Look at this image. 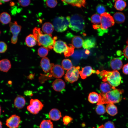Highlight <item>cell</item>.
I'll return each instance as SVG.
<instances>
[{"mask_svg":"<svg viewBox=\"0 0 128 128\" xmlns=\"http://www.w3.org/2000/svg\"><path fill=\"white\" fill-rule=\"evenodd\" d=\"M100 28L107 31V29L113 26L115 22L113 17L109 13L105 12L101 15Z\"/></svg>","mask_w":128,"mask_h":128,"instance_id":"8992f818","label":"cell"},{"mask_svg":"<svg viewBox=\"0 0 128 128\" xmlns=\"http://www.w3.org/2000/svg\"><path fill=\"white\" fill-rule=\"evenodd\" d=\"M46 4L47 6L50 8L55 7L57 4V0H48L46 1Z\"/></svg>","mask_w":128,"mask_h":128,"instance_id":"8d00e7d4","label":"cell"},{"mask_svg":"<svg viewBox=\"0 0 128 128\" xmlns=\"http://www.w3.org/2000/svg\"><path fill=\"white\" fill-rule=\"evenodd\" d=\"M113 18L114 22L118 23H123L125 19L124 14L122 13L118 12L114 15Z\"/></svg>","mask_w":128,"mask_h":128,"instance_id":"4316f807","label":"cell"},{"mask_svg":"<svg viewBox=\"0 0 128 128\" xmlns=\"http://www.w3.org/2000/svg\"><path fill=\"white\" fill-rule=\"evenodd\" d=\"M122 71L124 74L128 75V63L123 66L122 68Z\"/></svg>","mask_w":128,"mask_h":128,"instance_id":"7bdbcfd3","label":"cell"},{"mask_svg":"<svg viewBox=\"0 0 128 128\" xmlns=\"http://www.w3.org/2000/svg\"><path fill=\"white\" fill-rule=\"evenodd\" d=\"M7 49V46L6 44L3 41H0V53L5 52Z\"/></svg>","mask_w":128,"mask_h":128,"instance_id":"74e56055","label":"cell"},{"mask_svg":"<svg viewBox=\"0 0 128 128\" xmlns=\"http://www.w3.org/2000/svg\"><path fill=\"white\" fill-rule=\"evenodd\" d=\"M96 44V40L93 37L87 38L83 41L82 46L85 49H90L94 48Z\"/></svg>","mask_w":128,"mask_h":128,"instance_id":"ac0fdd59","label":"cell"},{"mask_svg":"<svg viewBox=\"0 0 128 128\" xmlns=\"http://www.w3.org/2000/svg\"><path fill=\"white\" fill-rule=\"evenodd\" d=\"M43 107L44 105L38 99H31L29 104L27 106V109L31 113L36 114L42 110Z\"/></svg>","mask_w":128,"mask_h":128,"instance_id":"ba28073f","label":"cell"},{"mask_svg":"<svg viewBox=\"0 0 128 128\" xmlns=\"http://www.w3.org/2000/svg\"><path fill=\"white\" fill-rule=\"evenodd\" d=\"M25 42L27 45L30 47L34 46L37 43L33 35L32 34H29L26 37L25 39Z\"/></svg>","mask_w":128,"mask_h":128,"instance_id":"cb8c5ba5","label":"cell"},{"mask_svg":"<svg viewBox=\"0 0 128 128\" xmlns=\"http://www.w3.org/2000/svg\"><path fill=\"white\" fill-rule=\"evenodd\" d=\"M48 49L44 47H41L38 50V55L41 57H45L47 55L48 53Z\"/></svg>","mask_w":128,"mask_h":128,"instance_id":"d6a6232c","label":"cell"},{"mask_svg":"<svg viewBox=\"0 0 128 128\" xmlns=\"http://www.w3.org/2000/svg\"><path fill=\"white\" fill-rule=\"evenodd\" d=\"M26 100L22 96L18 95L14 100V107L18 109L23 108L25 105Z\"/></svg>","mask_w":128,"mask_h":128,"instance_id":"2e32d148","label":"cell"},{"mask_svg":"<svg viewBox=\"0 0 128 128\" xmlns=\"http://www.w3.org/2000/svg\"><path fill=\"white\" fill-rule=\"evenodd\" d=\"M83 41L82 38L78 36L74 37L72 38V45L76 48L81 47L82 46Z\"/></svg>","mask_w":128,"mask_h":128,"instance_id":"d4e9b609","label":"cell"},{"mask_svg":"<svg viewBox=\"0 0 128 128\" xmlns=\"http://www.w3.org/2000/svg\"><path fill=\"white\" fill-rule=\"evenodd\" d=\"M80 68L79 66H73L67 70L64 77L65 80L71 83L77 81L79 77Z\"/></svg>","mask_w":128,"mask_h":128,"instance_id":"52a82bcc","label":"cell"},{"mask_svg":"<svg viewBox=\"0 0 128 128\" xmlns=\"http://www.w3.org/2000/svg\"><path fill=\"white\" fill-rule=\"evenodd\" d=\"M73 119L70 116L66 115L63 117V122L64 124L67 125Z\"/></svg>","mask_w":128,"mask_h":128,"instance_id":"f35d334b","label":"cell"},{"mask_svg":"<svg viewBox=\"0 0 128 128\" xmlns=\"http://www.w3.org/2000/svg\"></svg>","mask_w":128,"mask_h":128,"instance_id":"9f6ffc18","label":"cell"},{"mask_svg":"<svg viewBox=\"0 0 128 128\" xmlns=\"http://www.w3.org/2000/svg\"><path fill=\"white\" fill-rule=\"evenodd\" d=\"M123 54L125 57L128 59V45H127L124 49Z\"/></svg>","mask_w":128,"mask_h":128,"instance_id":"ee69618b","label":"cell"},{"mask_svg":"<svg viewBox=\"0 0 128 128\" xmlns=\"http://www.w3.org/2000/svg\"><path fill=\"white\" fill-rule=\"evenodd\" d=\"M21 122L20 117L18 115L14 114L7 119L5 124L9 128H18Z\"/></svg>","mask_w":128,"mask_h":128,"instance_id":"30bf717a","label":"cell"},{"mask_svg":"<svg viewBox=\"0 0 128 128\" xmlns=\"http://www.w3.org/2000/svg\"><path fill=\"white\" fill-rule=\"evenodd\" d=\"M65 84L62 79H58L55 80L52 83V87L55 91H61L64 89Z\"/></svg>","mask_w":128,"mask_h":128,"instance_id":"9a60e30c","label":"cell"},{"mask_svg":"<svg viewBox=\"0 0 128 128\" xmlns=\"http://www.w3.org/2000/svg\"><path fill=\"white\" fill-rule=\"evenodd\" d=\"M49 117L51 120L54 121H58L61 118V113L58 109L53 108L50 111L49 113Z\"/></svg>","mask_w":128,"mask_h":128,"instance_id":"e0dca14e","label":"cell"},{"mask_svg":"<svg viewBox=\"0 0 128 128\" xmlns=\"http://www.w3.org/2000/svg\"><path fill=\"white\" fill-rule=\"evenodd\" d=\"M122 91L119 89L115 88L105 94L100 93L97 105L119 102L122 99Z\"/></svg>","mask_w":128,"mask_h":128,"instance_id":"7a4b0ae2","label":"cell"},{"mask_svg":"<svg viewBox=\"0 0 128 128\" xmlns=\"http://www.w3.org/2000/svg\"><path fill=\"white\" fill-rule=\"evenodd\" d=\"M99 98V95L96 92H93L89 94L88 100L90 103L95 104L98 102Z\"/></svg>","mask_w":128,"mask_h":128,"instance_id":"f1b7e54d","label":"cell"},{"mask_svg":"<svg viewBox=\"0 0 128 128\" xmlns=\"http://www.w3.org/2000/svg\"><path fill=\"white\" fill-rule=\"evenodd\" d=\"M100 88L102 93H106L115 88L112 86L108 82H104L100 85Z\"/></svg>","mask_w":128,"mask_h":128,"instance_id":"603a6c76","label":"cell"},{"mask_svg":"<svg viewBox=\"0 0 128 128\" xmlns=\"http://www.w3.org/2000/svg\"><path fill=\"white\" fill-rule=\"evenodd\" d=\"M9 25L10 31L13 35L11 39V43L15 44L17 42L18 36L21 31V26L18 25L16 21L10 22Z\"/></svg>","mask_w":128,"mask_h":128,"instance_id":"9c48e42d","label":"cell"},{"mask_svg":"<svg viewBox=\"0 0 128 128\" xmlns=\"http://www.w3.org/2000/svg\"><path fill=\"white\" fill-rule=\"evenodd\" d=\"M75 47L72 44H69L68 46L67 50L64 53L65 57H68L73 54Z\"/></svg>","mask_w":128,"mask_h":128,"instance_id":"e575fe53","label":"cell"},{"mask_svg":"<svg viewBox=\"0 0 128 128\" xmlns=\"http://www.w3.org/2000/svg\"><path fill=\"white\" fill-rule=\"evenodd\" d=\"M91 22L95 24H97L101 23V17L99 14H94L91 17Z\"/></svg>","mask_w":128,"mask_h":128,"instance_id":"d590c367","label":"cell"},{"mask_svg":"<svg viewBox=\"0 0 128 128\" xmlns=\"http://www.w3.org/2000/svg\"><path fill=\"white\" fill-rule=\"evenodd\" d=\"M0 128H2V123L0 120Z\"/></svg>","mask_w":128,"mask_h":128,"instance_id":"816d5d0a","label":"cell"},{"mask_svg":"<svg viewBox=\"0 0 128 128\" xmlns=\"http://www.w3.org/2000/svg\"><path fill=\"white\" fill-rule=\"evenodd\" d=\"M33 32L38 46H42L49 49H53L56 40L57 39L56 37L53 38L51 35L44 34L40 28L37 27L33 29Z\"/></svg>","mask_w":128,"mask_h":128,"instance_id":"6da1fadb","label":"cell"},{"mask_svg":"<svg viewBox=\"0 0 128 128\" xmlns=\"http://www.w3.org/2000/svg\"><path fill=\"white\" fill-rule=\"evenodd\" d=\"M11 67L10 61L4 59L0 60V70L3 72H7Z\"/></svg>","mask_w":128,"mask_h":128,"instance_id":"44dd1931","label":"cell"},{"mask_svg":"<svg viewBox=\"0 0 128 128\" xmlns=\"http://www.w3.org/2000/svg\"><path fill=\"white\" fill-rule=\"evenodd\" d=\"M24 94L26 96H32V91H26L24 92Z\"/></svg>","mask_w":128,"mask_h":128,"instance_id":"f6af8a7d","label":"cell"},{"mask_svg":"<svg viewBox=\"0 0 128 128\" xmlns=\"http://www.w3.org/2000/svg\"><path fill=\"white\" fill-rule=\"evenodd\" d=\"M62 1L65 5L68 4L79 8L85 7L86 4L85 0H62Z\"/></svg>","mask_w":128,"mask_h":128,"instance_id":"ffe728a7","label":"cell"},{"mask_svg":"<svg viewBox=\"0 0 128 128\" xmlns=\"http://www.w3.org/2000/svg\"><path fill=\"white\" fill-rule=\"evenodd\" d=\"M62 67L64 69L68 70L73 67V64L71 60L69 59H63L62 62Z\"/></svg>","mask_w":128,"mask_h":128,"instance_id":"1f68e13d","label":"cell"},{"mask_svg":"<svg viewBox=\"0 0 128 128\" xmlns=\"http://www.w3.org/2000/svg\"><path fill=\"white\" fill-rule=\"evenodd\" d=\"M103 126L104 128H115L114 123L110 121L106 122L103 125Z\"/></svg>","mask_w":128,"mask_h":128,"instance_id":"b9f144b4","label":"cell"},{"mask_svg":"<svg viewBox=\"0 0 128 128\" xmlns=\"http://www.w3.org/2000/svg\"><path fill=\"white\" fill-rule=\"evenodd\" d=\"M15 4V3L14 2H11L10 3V5L11 6H13Z\"/></svg>","mask_w":128,"mask_h":128,"instance_id":"c3c4849f","label":"cell"},{"mask_svg":"<svg viewBox=\"0 0 128 128\" xmlns=\"http://www.w3.org/2000/svg\"><path fill=\"white\" fill-rule=\"evenodd\" d=\"M53 25L57 32H62L67 29L69 26V22L66 17L59 16L54 19Z\"/></svg>","mask_w":128,"mask_h":128,"instance_id":"5b68a950","label":"cell"},{"mask_svg":"<svg viewBox=\"0 0 128 128\" xmlns=\"http://www.w3.org/2000/svg\"><path fill=\"white\" fill-rule=\"evenodd\" d=\"M96 113L98 114H103L106 111V108L103 104L97 105L96 109Z\"/></svg>","mask_w":128,"mask_h":128,"instance_id":"836d02e7","label":"cell"},{"mask_svg":"<svg viewBox=\"0 0 128 128\" xmlns=\"http://www.w3.org/2000/svg\"><path fill=\"white\" fill-rule=\"evenodd\" d=\"M93 28L95 29H98L100 28V25L95 24L92 25Z\"/></svg>","mask_w":128,"mask_h":128,"instance_id":"bcb514c9","label":"cell"},{"mask_svg":"<svg viewBox=\"0 0 128 128\" xmlns=\"http://www.w3.org/2000/svg\"><path fill=\"white\" fill-rule=\"evenodd\" d=\"M66 17L69 22V27L72 30L78 32L83 30L85 28V21L81 15L76 14Z\"/></svg>","mask_w":128,"mask_h":128,"instance_id":"277c9868","label":"cell"},{"mask_svg":"<svg viewBox=\"0 0 128 128\" xmlns=\"http://www.w3.org/2000/svg\"><path fill=\"white\" fill-rule=\"evenodd\" d=\"M92 128H95L94 127H93ZM96 128H104L103 125H101V126H99L98 127Z\"/></svg>","mask_w":128,"mask_h":128,"instance_id":"f907efd6","label":"cell"},{"mask_svg":"<svg viewBox=\"0 0 128 128\" xmlns=\"http://www.w3.org/2000/svg\"><path fill=\"white\" fill-rule=\"evenodd\" d=\"M11 17L7 12H4L0 14V21L2 24H6L10 23Z\"/></svg>","mask_w":128,"mask_h":128,"instance_id":"83f0119b","label":"cell"},{"mask_svg":"<svg viewBox=\"0 0 128 128\" xmlns=\"http://www.w3.org/2000/svg\"><path fill=\"white\" fill-rule=\"evenodd\" d=\"M41 65L43 71L46 73L49 72L53 66V63L51 64L49 59L47 57L43 58L41 61Z\"/></svg>","mask_w":128,"mask_h":128,"instance_id":"5bb4252c","label":"cell"},{"mask_svg":"<svg viewBox=\"0 0 128 128\" xmlns=\"http://www.w3.org/2000/svg\"><path fill=\"white\" fill-rule=\"evenodd\" d=\"M1 107L0 105V116L1 114Z\"/></svg>","mask_w":128,"mask_h":128,"instance_id":"f5cc1de1","label":"cell"},{"mask_svg":"<svg viewBox=\"0 0 128 128\" xmlns=\"http://www.w3.org/2000/svg\"><path fill=\"white\" fill-rule=\"evenodd\" d=\"M100 72L98 70H93L91 66H87L82 68V70L79 71V74L81 78L84 79L93 73L99 74Z\"/></svg>","mask_w":128,"mask_h":128,"instance_id":"4fadbf2b","label":"cell"},{"mask_svg":"<svg viewBox=\"0 0 128 128\" xmlns=\"http://www.w3.org/2000/svg\"><path fill=\"white\" fill-rule=\"evenodd\" d=\"M96 9L97 12L101 14L105 13V11L104 7L101 5H98L97 6Z\"/></svg>","mask_w":128,"mask_h":128,"instance_id":"ab89813d","label":"cell"},{"mask_svg":"<svg viewBox=\"0 0 128 128\" xmlns=\"http://www.w3.org/2000/svg\"><path fill=\"white\" fill-rule=\"evenodd\" d=\"M114 7L117 10L122 11L125 8L126 6V2L122 0H118L115 1Z\"/></svg>","mask_w":128,"mask_h":128,"instance_id":"f546056e","label":"cell"},{"mask_svg":"<svg viewBox=\"0 0 128 128\" xmlns=\"http://www.w3.org/2000/svg\"><path fill=\"white\" fill-rule=\"evenodd\" d=\"M110 66L114 70L118 71L122 68L123 63L120 59L118 58H115L111 61Z\"/></svg>","mask_w":128,"mask_h":128,"instance_id":"d6986e66","label":"cell"},{"mask_svg":"<svg viewBox=\"0 0 128 128\" xmlns=\"http://www.w3.org/2000/svg\"><path fill=\"white\" fill-rule=\"evenodd\" d=\"M127 44L128 45V41H127Z\"/></svg>","mask_w":128,"mask_h":128,"instance_id":"11a10c76","label":"cell"},{"mask_svg":"<svg viewBox=\"0 0 128 128\" xmlns=\"http://www.w3.org/2000/svg\"><path fill=\"white\" fill-rule=\"evenodd\" d=\"M68 46L66 43L61 40L56 41L54 45L53 49L56 53H64L67 50Z\"/></svg>","mask_w":128,"mask_h":128,"instance_id":"8fae6325","label":"cell"},{"mask_svg":"<svg viewBox=\"0 0 128 128\" xmlns=\"http://www.w3.org/2000/svg\"><path fill=\"white\" fill-rule=\"evenodd\" d=\"M34 75L33 74H31L30 75L28 76V78L30 79H32L33 78Z\"/></svg>","mask_w":128,"mask_h":128,"instance_id":"7dc6e473","label":"cell"},{"mask_svg":"<svg viewBox=\"0 0 128 128\" xmlns=\"http://www.w3.org/2000/svg\"><path fill=\"white\" fill-rule=\"evenodd\" d=\"M2 4V3L1 1V0H0V5H1Z\"/></svg>","mask_w":128,"mask_h":128,"instance_id":"db71d44e","label":"cell"},{"mask_svg":"<svg viewBox=\"0 0 128 128\" xmlns=\"http://www.w3.org/2000/svg\"><path fill=\"white\" fill-rule=\"evenodd\" d=\"M1 2L2 3L3 2H8L9 1H10V0H1Z\"/></svg>","mask_w":128,"mask_h":128,"instance_id":"681fc988","label":"cell"},{"mask_svg":"<svg viewBox=\"0 0 128 128\" xmlns=\"http://www.w3.org/2000/svg\"><path fill=\"white\" fill-rule=\"evenodd\" d=\"M18 2L22 6L26 7L29 5L31 2V1L30 0H19Z\"/></svg>","mask_w":128,"mask_h":128,"instance_id":"60d3db41","label":"cell"},{"mask_svg":"<svg viewBox=\"0 0 128 128\" xmlns=\"http://www.w3.org/2000/svg\"><path fill=\"white\" fill-rule=\"evenodd\" d=\"M99 74L103 81L107 82L114 87H117L120 84L121 78L118 71L103 70L100 72Z\"/></svg>","mask_w":128,"mask_h":128,"instance_id":"3957f363","label":"cell"},{"mask_svg":"<svg viewBox=\"0 0 128 128\" xmlns=\"http://www.w3.org/2000/svg\"><path fill=\"white\" fill-rule=\"evenodd\" d=\"M106 111L108 114L112 116L115 115L118 112L116 107L112 103L107 104L106 107Z\"/></svg>","mask_w":128,"mask_h":128,"instance_id":"484cf974","label":"cell"},{"mask_svg":"<svg viewBox=\"0 0 128 128\" xmlns=\"http://www.w3.org/2000/svg\"><path fill=\"white\" fill-rule=\"evenodd\" d=\"M50 72L52 76L57 78H61L64 74L63 68L59 64L54 65L50 70Z\"/></svg>","mask_w":128,"mask_h":128,"instance_id":"7c38bea8","label":"cell"},{"mask_svg":"<svg viewBox=\"0 0 128 128\" xmlns=\"http://www.w3.org/2000/svg\"><path fill=\"white\" fill-rule=\"evenodd\" d=\"M40 128H54L53 125L50 119L44 120L41 122Z\"/></svg>","mask_w":128,"mask_h":128,"instance_id":"4dcf8cb0","label":"cell"},{"mask_svg":"<svg viewBox=\"0 0 128 128\" xmlns=\"http://www.w3.org/2000/svg\"><path fill=\"white\" fill-rule=\"evenodd\" d=\"M54 27L52 24L49 22L45 23L42 27V30L45 33L51 35L54 30Z\"/></svg>","mask_w":128,"mask_h":128,"instance_id":"7402d4cb","label":"cell"}]
</instances>
